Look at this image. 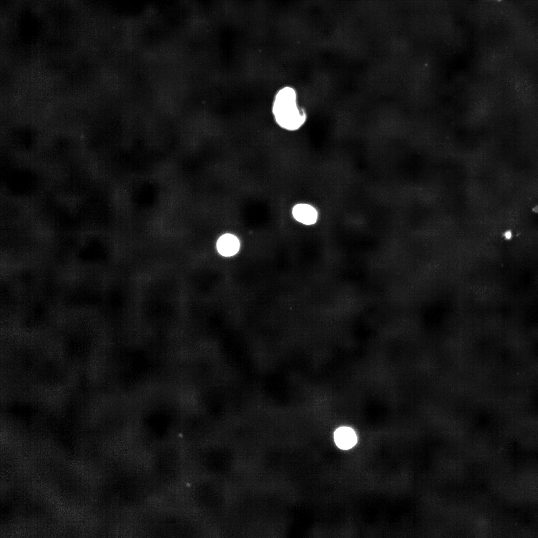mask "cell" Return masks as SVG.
Listing matches in <instances>:
<instances>
[{"mask_svg": "<svg viewBox=\"0 0 538 538\" xmlns=\"http://www.w3.org/2000/svg\"><path fill=\"white\" fill-rule=\"evenodd\" d=\"M272 113L277 124L289 131L299 129L306 120L305 113L297 106L295 91L289 87L280 89L276 94Z\"/></svg>", "mask_w": 538, "mask_h": 538, "instance_id": "1", "label": "cell"}, {"mask_svg": "<svg viewBox=\"0 0 538 538\" xmlns=\"http://www.w3.org/2000/svg\"><path fill=\"white\" fill-rule=\"evenodd\" d=\"M217 249L220 254L225 257L235 255L240 249L238 239L231 234L222 235L217 242Z\"/></svg>", "mask_w": 538, "mask_h": 538, "instance_id": "2", "label": "cell"}, {"mask_svg": "<svg viewBox=\"0 0 538 538\" xmlns=\"http://www.w3.org/2000/svg\"><path fill=\"white\" fill-rule=\"evenodd\" d=\"M334 437L336 445L344 450L351 448L357 441L355 431L348 427H341L337 429L334 432Z\"/></svg>", "mask_w": 538, "mask_h": 538, "instance_id": "3", "label": "cell"}, {"mask_svg": "<svg viewBox=\"0 0 538 538\" xmlns=\"http://www.w3.org/2000/svg\"><path fill=\"white\" fill-rule=\"evenodd\" d=\"M292 215L297 221L305 225L314 224L317 219V212L312 206L306 204H298L292 209Z\"/></svg>", "mask_w": 538, "mask_h": 538, "instance_id": "4", "label": "cell"}, {"mask_svg": "<svg viewBox=\"0 0 538 538\" xmlns=\"http://www.w3.org/2000/svg\"><path fill=\"white\" fill-rule=\"evenodd\" d=\"M505 236L507 239H510L511 237L512 234L511 232L508 231L505 234Z\"/></svg>", "mask_w": 538, "mask_h": 538, "instance_id": "5", "label": "cell"}, {"mask_svg": "<svg viewBox=\"0 0 538 538\" xmlns=\"http://www.w3.org/2000/svg\"></svg>", "mask_w": 538, "mask_h": 538, "instance_id": "6", "label": "cell"}]
</instances>
